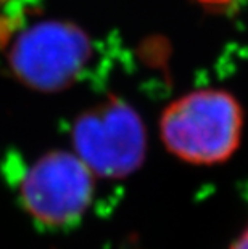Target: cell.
I'll return each mask as SVG.
<instances>
[{
	"label": "cell",
	"mask_w": 248,
	"mask_h": 249,
	"mask_svg": "<svg viewBox=\"0 0 248 249\" xmlns=\"http://www.w3.org/2000/svg\"><path fill=\"white\" fill-rule=\"evenodd\" d=\"M73 143L76 156L94 176L128 177L144 162L145 125L131 105L112 97L76 119Z\"/></svg>",
	"instance_id": "obj_2"
},
{
	"label": "cell",
	"mask_w": 248,
	"mask_h": 249,
	"mask_svg": "<svg viewBox=\"0 0 248 249\" xmlns=\"http://www.w3.org/2000/svg\"><path fill=\"white\" fill-rule=\"evenodd\" d=\"M87 34L66 21H42L23 31L10 49L12 72L26 87L58 92L76 81L91 56Z\"/></svg>",
	"instance_id": "obj_3"
},
{
	"label": "cell",
	"mask_w": 248,
	"mask_h": 249,
	"mask_svg": "<svg viewBox=\"0 0 248 249\" xmlns=\"http://www.w3.org/2000/svg\"><path fill=\"white\" fill-rule=\"evenodd\" d=\"M230 249H248V230L232 245Z\"/></svg>",
	"instance_id": "obj_5"
},
{
	"label": "cell",
	"mask_w": 248,
	"mask_h": 249,
	"mask_svg": "<svg viewBox=\"0 0 248 249\" xmlns=\"http://www.w3.org/2000/svg\"><path fill=\"white\" fill-rule=\"evenodd\" d=\"M198 2H202L207 7H223V5L230 3V0H198Z\"/></svg>",
	"instance_id": "obj_6"
},
{
	"label": "cell",
	"mask_w": 248,
	"mask_h": 249,
	"mask_svg": "<svg viewBox=\"0 0 248 249\" xmlns=\"http://www.w3.org/2000/svg\"><path fill=\"white\" fill-rule=\"evenodd\" d=\"M94 195V174L76 155L50 151L36 161L21 182V201L33 219L47 227L75 225Z\"/></svg>",
	"instance_id": "obj_4"
},
{
	"label": "cell",
	"mask_w": 248,
	"mask_h": 249,
	"mask_svg": "<svg viewBox=\"0 0 248 249\" xmlns=\"http://www.w3.org/2000/svg\"><path fill=\"white\" fill-rule=\"evenodd\" d=\"M242 108L224 90H197L172 102L160 121L161 140L191 164L228 161L239 148Z\"/></svg>",
	"instance_id": "obj_1"
}]
</instances>
